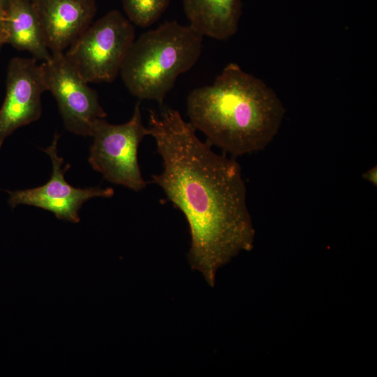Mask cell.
Masks as SVG:
<instances>
[{
    "label": "cell",
    "mask_w": 377,
    "mask_h": 377,
    "mask_svg": "<svg viewBox=\"0 0 377 377\" xmlns=\"http://www.w3.org/2000/svg\"><path fill=\"white\" fill-rule=\"evenodd\" d=\"M149 112V135L163 163L152 182L184 214L191 239L188 263L214 287L217 270L253 248L255 230L241 167L201 141L178 110Z\"/></svg>",
    "instance_id": "6da1fadb"
},
{
    "label": "cell",
    "mask_w": 377,
    "mask_h": 377,
    "mask_svg": "<svg viewBox=\"0 0 377 377\" xmlns=\"http://www.w3.org/2000/svg\"><path fill=\"white\" fill-rule=\"evenodd\" d=\"M186 108L189 122L207 142L233 156L265 149L286 112L272 89L235 63L227 64L212 84L191 91Z\"/></svg>",
    "instance_id": "7a4b0ae2"
},
{
    "label": "cell",
    "mask_w": 377,
    "mask_h": 377,
    "mask_svg": "<svg viewBox=\"0 0 377 377\" xmlns=\"http://www.w3.org/2000/svg\"><path fill=\"white\" fill-rule=\"evenodd\" d=\"M203 36L189 24L165 21L131 45L119 74L129 92L162 104L177 78L199 59Z\"/></svg>",
    "instance_id": "3957f363"
},
{
    "label": "cell",
    "mask_w": 377,
    "mask_h": 377,
    "mask_svg": "<svg viewBox=\"0 0 377 377\" xmlns=\"http://www.w3.org/2000/svg\"><path fill=\"white\" fill-rule=\"evenodd\" d=\"M134 40L133 24L120 11L112 10L93 22L64 54L88 83L111 82Z\"/></svg>",
    "instance_id": "277c9868"
},
{
    "label": "cell",
    "mask_w": 377,
    "mask_h": 377,
    "mask_svg": "<svg viewBox=\"0 0 377 377\" xmlns=\"http://www.w3.org/2000/svg\"><path fill=\"white\" fill-rule=\"evenodd\" d=\"M147 135L149 131L142 121L140 102L126 123L112 124L98 119L91 129L89 162L108 182L140 191L147 182L141 174L138 153L140 143Z\"/></svg>",
    "instance_id": "5b68a950"
},
{
    "label": "cell",
    "mask_w": 377,
    "mask_h": 377,
    "mask_svg": "<svg viewBox=\"0 0 377 377\" xmlns=\"http://www.w3.org/2000/svg\"><path fill=\"white\" fill-rule=\"evenodd\" d=\"M40 66L45 91L55 98L65 128L76 135L90 136L94 122L107 116L97 92L63 52H52Z\"/></svg>",
    "instance_id": "8992f818"
},
{
    "label": "cell",
    "mask_w": 377,
    "mask_h": 377,
    "mask_svg": "<svg viewBox=\"0 0 377 377\" xmlns=\"http://www.w3.org/2000/svg\"><path fill=\"white\" fill-rule=\"evenodd\" d=\"M59 138V135L56 133L51 145L43 149L52 163L49 181L36 188L8 191V203L13 207L19 205L34 206L52 212L59 219L77 223L79 211L84 202L96 197L110 198L114 190L111 187L80 188L68 183L64 175L70 165L61 167L64 159L57 153Z\"/></svg>",
    "instance_id": "52a82bcc"
},
{
    "label": "cell",
    "mask_w": 377,
    "mask_h": 377,
    "mask_svg": "<svg viewBox=\"0 0 377 377\" xmlns=\"http://www.w3.org/2000/svg\"><path fill=\"white\" fill-rule=\"evenodd\" d=\"M37 61L34 57H15L8 64L6 96L0 109V147L17 128L41 116V96L45 88Z\"/></svg>",
    "instance_id": "ba28073f"
},
{
    "label": "cell",
    "mask_w": 377,
    "mask_h": 377,
    "mask_svg": "<svg viewBox=\"0 0 377 377\" xmlns=\"http://www.w3.org/2000/svg\"><path fill=\"white\" fill-rule=\"evenodd\" d=\"M35 10L50 52H64L91 25L95 0H34Z\"/></svg>",
    "instance_id": "9c48e42d"
},
{
    "label": "cell",
    "mask_w": 377,
    "mask_h": 377,
    "mask_svg": "<svg viewBox=\"0 0 377 377\" xmlns=\"http://www.w3.org/2000/svg\"><path fill=\"white\" fill-rule=\"evenodd\" d=\"M189 25L202 36L226 40L237 31L242 0H182Z\"/></svg>",
    "instance_id": "30bf717a"
},
{
    "label": "cell",
    "mask_w": 377,
    "mask_h": 377,
    "mask_svg": "<svg viewBox=\"0 0 377 377\" xmlns=\"http://www.w3.org/2000/svg\"><path fill=\"white\" fill-rule=\"evenodd\" d=\"M3 32L6 43L29 52L42 61L50 59L51 52L33 3L30 0H11L6 8Z\"/></svg>",
    "instance_id": "8fae6325"
},
{
    "label": "cell",
    "mask_w": 377,
    "mask_h": 377,
    "mask_svg": "<svg viewBox=\"0 0 377 377\" xmlns=\"http://www.w3.org/2000/svg\"><path fill=\"white\" fill-rule=\"evenodd\" d=\"M169 4L170 0H122L126 17L140 27H149L156 22Z\"/></svg>",
    "instance_id": "7c38bea8"
},
{
    "label": "cell",
    "mask_w": 377,
    "mask_h": 377,
    "mask_svg": "<svg viewBox=\"0 0 377 377\" xmlns=\"http://www.w3.org/2000/svg\"><path fill=\"white\" fill-rule=\"evenodd\" d=\"M363 178L368 181L369 182L376 186L377 183V167H373L367 172H365L363 175Z\"/></svg>",
    "instance_id": "4fadbf2b"
},
{
    "label": "cell",
    "mask_w": 377,
    "mask_h": 377,
    "mask_svg": "<svg viewBox=\"0 0 377 377\" xmlns=\"http://www.w3.org/2000/svg\"><path fill=\"white\" fill-rule=\"evenodd\" d=\"M6 17V8L0 3V31L3 32L4 22Z\"/></svg>",
    "instance_id": "5bb4252c"
},
{
    "label": "cell",
    "mask_w": 377,
    "mask_h": 377,
    "mask_svg": "<svg viewBox=\"0 0 377 377\" xmlns=\"http://www.w3.org/2000/svg\"><path fill=\"white\" fill-rule=\"evenodd\" d=\"M6 43V35L4 32L0 31V48Z\"/></svg>",
    "instance_id": "9a60e30c"
},
{
    "label": "cell",
    "mask_w": 377,
    "mask_h": 377,
    "mask_svg": "<svg viewBox=\"0 0 377 377\" xmlns=\"http://www.w3.org/2000/svg\"><path fill=\"white\" fill-rule=\"evenodd\" d=\"M10 1L11 0H0V3L3 4L5 6V8H6V6H8V4L9 3Z\"/></svg>",
    "instance_id": "2e32d148"
},
{
    "label": "cell",
    "mask_w": 377,
    "mask_h": 377,
    "mask_svg": "<svg viewBox=\"0 0 377 377\" xmlns=\"http://www.w3.org/2000/svg\"><path fill=\"white\" fill-rule=\"evenodd\" d=\"M30 1H34V0H30Z\"/></svg>",
    "instance_id": "e0dca14e"
}]
</instances>
